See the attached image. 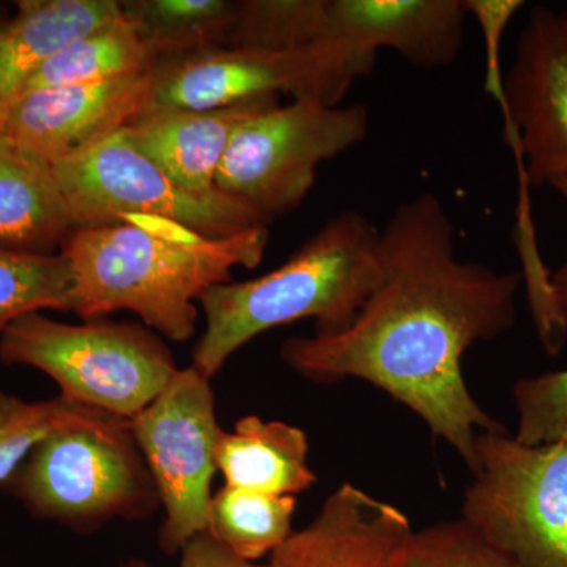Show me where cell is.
Instances as JSON below:
<instances>
[{"label":"cell","instance_id":"ac0fdd59","mask_svg":"<svg viewBox=\"0 0 567 567\" xmlns=\"http://www.w3.org/2000/svg\"><path fill=\"white\" fill-rule=\"evenodd\" d=\"M305 431L282 421L248 415L221 432L216 446V468L226 486L270 495H297L317 483L308 465Z\"/></svg>","mask_w":567,"mask_h":567},{"label":"cell","instance_id":"3957f363","mask_svg":"<svg viewBox=\"0 0 567 567\" xmlns=\"http://www.w3.org/2000/svg\"><path fill=\"white\" fill-rule=\"evenodd\" d=\"M380 278V230L360 212L339 213L281 267L219 284L199 298L205 330L193 365L213 380L254 338L298 320L315 319L316 333H336L352 322Z\"/></svg>","mask_w":567,"mask_h":567},{"label":"cell","instance_id":"30bf717a","mask_svg":"<svg viewBox=\"0 0 567 567\" xmlns=\"http://www.w3.org/2000/svg\"><path fill=\"white\" fill-rule=\"evenodd\" d=\"M73 229L148 215L185 224L208 237H230L268 226L244 200L216 189L194 193L175 182L121 132L52 164Z\"/></svg>","mask_w":567,"mask_h":567},{"label":"cell","instance_id":"5b68a950","mask_svg":"<svg viewBox=\"0 0 567 567\" xmlns=\"http://www.w3.org/2000/svg\"><path fill=\"white\" fill-rule=\"evenodd\" d=\"M2 488L33 517L91 533L153 516L159 496L130 421L104 415L41 440Z\"/></svg>","mask_w":567,"mask_h":567},{"label":"cell","instance_id":"484cf974","mask_svg":"<svg viewBox=\"0 0 567 567\" xmlns=\"http://www.w3.org/2000/svg\"><path fill=\"white\" fill-rule=\"evenodd\" d=\"M518 442H567V371L522 379L514 386Z\"/></svg>","mask_w":567,"mask_h":567},{"label":"cell","instance_id":"f1b7e54d","mask_svg":"<svg viewBox=\"0 0 567 567\" xmlns=\"http://www.w3.org/2000/svg\"><path fill=\"white\" fill-rule=\"evenodd\" d=\"M118 567H152V565H148V563L144 561V559L133 558L128 559L126 563H123V565Z\"/></svg>","mask_w":567,"mask_h":567},{"label":"cell","instance_id":"4316f807","mask_svg":"<svg viewBox=\"0 0 567 567\" xmlns=\"http://www.w3.org/2000/svg\"><path fill=\"white\" fill-rule=\"evenodd\" d=\"M178 567H271L235 555L207 532L194 536L181 550Z\"/></svg>","mask_w":567,"mask_h":567},{"label":"cell","instance_id":"e0dca14e","mask_svg":"<svg viewBox=\"0 0 567 567\" xmlns=\"http://www.w3.org/2000/svg\"><path fill=\"white\" fill-rule=\"evenodd\" d=\"M71 230L51 164L0 132V246L52 254Z\"/></svg>","mask_w":567,"mask_h":567},{"label":"cell","instance_id":"52a82bcc","mask_svg":"<svg viewBox=\"0 0 567 567\" xmlns=\"http://www.w3.org/2000/svg\"><path fill=\"white\" fill-rule=\"evenodd\" d=\"M462 520L520 567H567V442L480 432Z\"/></svg>","mask_w":567,"mask_h":567},{"label":"cell","instance_id":"7a4b0ae2","mask_svg":"<svg viewBox=\"0 0 567 567\" xmlns=\"http://www.w3.org/2000/svg\"><path fill=\"white\" fill-rule=\"evenodd\" d=\"M268 226L208 237L173 219L123 216L121 223L78 227L63 240L73 270V312L84 320L132 311L156 333L185 342L196 333L197 301L233 281L235 268H256Z\"/></svg>","mask_w":567,"mask_h":567},{"label":"cell","instance_id":"83f0119b","mask_svg":"<svg viewBox=\"0 0 567 567\" xmlns=\"http://www.w3.org/2000/svg\"><path fill=\"white\" fill-rule=\"evenodd\" d=\"M551 188L559 193L567 204V177L559 178L551 185ZM550 301L555 320L559 328L567 333V264L550 274Z\"/></svg>","mask_w":567,"mask_h":567},{"label":"cell","instance_id":"8fae6325","mask_svg":"<svg viewBox=\"0 0 567 567\" xmlns=\"http://www.w3.org/2000/svg\"><path fill=\"white\" fill-rule=\"evenodd\" d=\"M210 383L193 364L178 369L158 398L130 420L164 511L158 544L166 555L181 554L207 532L223 432Z\"/></svg>","mask_w":567,"mask_h":567},{"label":"cell","instance_id":"ba28073f","mask_svg":"<svg viewBox=\"0 0 567 567\" xmlns=\"http://www.w3.org/2000/svg\"><path fill=\"white\" fill-rule=\"evenodd\" d=\"M369 125L364 104H271L235 132L215 188L274 221L303 203L320 164L363 142Z\"/></svg>","mask_w":567,"mask_h":567},{"label":"cell","instance_id":"9a60e30c","mask_svg":"<svg viewBox=\"0 0 567 567\" xmlns=\"http://www.w3.org/2000/svg\"><path fill=\"white\" fill-rule=\"evenodd\" d=\"M276 96L218 110L151 107L123 128L137 151L194 193L216 192L215 178L235 132Z\"/></svg>","mask_w":567,"mask_h":567},{"label":"cell","instance_id":"d6986e66","mask_svg":"<svg viewBox=\"0 0 567 567\" xmlns=\"http://www.w3.org/2000/svg\"><path fill=\"white\" fill-rule=\"evenodd\" d=\"M238 2L230 0H125L123 20L159 59L233 48Z\"/></svg>","mask_w":567,"mask_h":567},{"label":"cell","instance_id":"603a6c76","mask_svg":"<svg viewBox=\"0 0 567 567\" xmlns=\"http://www.w3.org/2000/svg\"><path fill=\"white\" fill-rule=\"evenodd\" d=\"M107 413L74 404L62 395L24 401L0 393V487L9 483L41 440L73 425L89 424Z\"/></svg>","mask_w":567,"mask_h":567},{"label":"cell","instance_id":"5bb4252c","mask_svg":"<svg viewBox=\"0 0 567 567\" xmlns=\"http://www.w3.org/2000/svg\"><path fill=\"white\" fill-rule=\"evenodd\" d=\"M415 529L409 517L353 484H341L317 516L270 555L271 567H401Z\"/></svg>","mask_w":567,"mask_h":567},{"label":"cell","instance_id":"7c38bea8","mask_svg":"<svg viewBox=\"0 0 567 567\" xmlns=\"http://www.w3.org/2000/svg\"><path fill=\"white\" fill-rule=\"evenodd\" d=\"M152 73L20 93L0 104V132L55 164L121 132L148 110Z\"/></svg>","mask_w":567,"mask_h":567},{"label":"cell","instance_id":"8992f818","mask_svg":"<svg viewBox=\"0 0 567 567\" xmlns=\"http://www.w3.org/2000/svg\"><path fill=\"white\" fill-rule=\"evenodd\" d=\"M0 361L39 369L66 401L126 421L151 405L178 371L167 346L142 324L63 323L43 312L3 331Z\"/></svg>","mask_w":567,"mask_h":567},{"label":"cell","instance_id":"4fadbf2b","mask_svg":"<svg viewBox=\"0 0 567 567\" xmlns=\"http://www.w3.org/2000/svg\"><path fill=\"white\" fill-rule=\"evenodd\" d=\"M468 17L464 0H324L319 43L363 54L398 52L420 69L456 61Z\"/></svg>","mask_w":567,"mask_h":567},{"label":"cell","instance_id":"2e32d148","mask_svg":"<svg viewBox=\"0 0 567 567\" xmlns=\"http://www.w3.org/2000/svg\"><path fill=\"white\" fill-rule=\"evenodd\" d=\"M115 0H21L0 21V104L9 102L35 71L71 41L121 20Z\"/></svg>","mask_w":567,"mask_h":567},{"label":"cell","instance_id":"7402d4cb","mask_svg":"<svg viewBox=\"0 0 567 567\" xmlns=\"http://www.w3.org/2000/svg\"><path fill=\"white\" fill-rule=\"evenodd\" d=\"M74 278L65 254H40L0 246V336L35 312H73Z\"/></svg>","mask_w":567,"mask_h":567},{"label":"cell","instance_id":"ffe728a7","mask_svg":"<svg viewBox=\"0 0 567 567\" xmlns=\"http://www.w3.org/2000/svg\"><path fill=\"white\" fill-rule=\"evenodd\" d=\"M158 61V55L121 18L71 41L35 71L20 93L148 74Z\"/></svg>","mask_w":567,"mask_h":567},{"label":"cell","instance_id":"d4e9b609","mask_svg":"<svg viewBox=\"0 0 567 567\" xmlns=\"http://www.w3.org/2000/svg\"><path fill=\"white\" fill-rule=\"evenodd\" d=\"M401 567H520L457 520L439 522L413 533L401 555Z\"/></svg>","mask_w":567,"mask_h":567},{"label":"cell","instance_id":"44dd1931","mask_svg":"<svg viewBox=\"0 0 567 567\" xmlns=\"http://www.w3.org/2000/svg\"><path fill=\"white\" fill-rule=\"evenodd\" d=\"M297 496L270 495L224 484L208 509V535L238 557L257 561L293 535Z\"/></svg>","mask_w":567,"mask_h":567},{"label":"cell","instance_id":"cb8c5ba5","mask_svg":"<svg viewBox=\"0 0 567 567\" xmlns=\"http://www.w3.org/2000/svg\"><path fill=\"white\" fill-rule=\"evenodd\" d=\"M324 0H241L233 48L295 51L319 43Z\"/></svg>","mask_w":567,"mask_h":567},{"label":"cell","instance_id":"6da1fadb","mask_svg":"<svg viewBox=\"0 0 567 567\" xmlns=\"http://www.w3.org/2000/svg\"><path fill=\"white\" fill-rule=\"evenodd\" d=\"M382 278L336 333L287 339L284 363L317 383L360 379L385 391L461 454L480 432H509L470 393L462 358L516 323L520 271L462 262L454 226L434 193L399 205L380 230Z\"/></svg>","mask_w":567,"mask_h":567},{"label":"cell","instance_id":"9c48e42d","mask_svg":"<svg viewBox=\"0 0 567 567\" xmlns=\"http://www.w3.org/2000/svg\"><path fill=\"white\" fill-rule=\"evenodd\" d=\"M375 55L336 43L295 51L216 48L162 58L152 71L151 107L218 110L268 96L339 106Z\"/></svg>","mask_w":567,"mask_h":567},{"label":"cell","instance_id":"277c9868","mask_svg":"<svg viewBox=\"0 0 567 567\" xmlns=\"http://www.w3.org/2000/svg\"><path fill=\"white\" fill-rule=\"evenodd\" d=\"M522 0H465L486 51V91L505 121V136L518 177L529 188L567 177V9L533 7L516 43L513 63L503 70L502 48Z\"/></svg>","mask_w":567,"mask_h":567}]
</instances>
